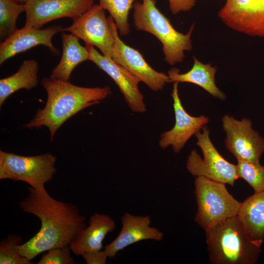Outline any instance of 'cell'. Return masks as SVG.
I'll use <instances>...</instances> for the list:
<instances>
[{
	"instance_id": "6da1fadb",
	"label": "cell",
	"mask_w": 264,
	"mask_h": 264,
	"mask_svg": "<svg viewBox=\"0 0 264 264\" xmlns=\"http://www.w3.org/2000/svg\"><path fill=\"white\" fill-rule=\"evenodd\" d=\"M28 190L27 196L19 202L20 207L24 212L37 217L41 226L37 233L18 246V251L31 261L44 252L69 245L86 223L77 205L54 198L45 186L30 187Z\"/></svg>"
},
{
	"instance_id": "7a4b0ae2",
	"label": "cell",
	"mask_w": 264,
	"mask_h": 264,
	"mask_svg": "<svg viewBox=\"0 0 264 264\" xmlns=\"http://www.w3.org/2000/svg\"><path fill=\"white\" fill-rule=\"evenodd\" d=\"M41 84L47 95L45 106L22 127L33 129L45 126L49 131L50 141L67 119L81 110L100 103L111 93L109 86L82 87L51 78H43Z\"/></svg>"
},
{
	"instance_id": "3957f363",
	"label": "cell",
	"mask_w": 264,
	"mask_h": 264,
	"mask_svg": "<svg viewBox=\"0 0 264 264\" xmlns=\"http://www.w3.org/2000/svg\"><path fill=\"white\" fill-rule=\"evenodd\" d=\"M209 259L213 264H255L261 246L246 232L238 216L205 230Z\"/></svg>"
},
{
	"instance_id": "277c9868",
	"label": "cell",
	"mask_w": 264,
	"mask_h": 264,
	"mask_svg": "<svg viewBox=\"0 0 264 264\" xmlns=\"http://www.w3.org/2000/svg\"><path fill=\"white\" fill-rule=\"evenodd\" d=\"M132 8L135 27L153 34L160 41L165 61L170 65L182 62L185 57L184 52L192 49L191 37L194 24L186 34L178 32L157 8L155 0L136 1Z\"/></svg>"
},
{
	"instance_id": "5b68a950",
	"label": "cell",
	"mask_w": 264,
	"mask_h": 264,
	"mask_svg": "<svg viewBox=\"0 0 264 264\" xmlns=\"http://www.w3.org/2000/svg\"><path fill=\"white\" fill-rule=\"evenodd\" d=\"M225 184L204 176L195 179L197 212L194 220L204 230L220 221L238 216L241 202L229 193Z\"/></svg>"
},
{
	"instance_id": "8992f818",
	"label": "cell",
	"mask_w": 264,
	"mask_h": 264,
	"mask_svg": "<svg viewBox=\"0 0 264 264\" xmlns=\"http://www.w3.org/2000/svg\"><path fill=\"white\" fill-rule=\"evenodd\" d=\"M56 157L49 153L23 156L0 151V179L22 181L40 188L56 173Z\"/></svg>"
},
{
	"instance_id": "52a82bcc",
	"label": "cell",
	"mask_w": 264,
	"mask_h": 264,
	"mask_svg": "<svg viewBox=\"0 0 264 264\" xmlns=\"http://www.w3.org/2000/svg\"><path fill=\"white\" fill-rule=\"evenodd\" d=\"M195 134L197 145L203 154V158L194 149L191 151L186 168L193 176H204L210 179L234 185L239 178L236 165L233 164L219 153L209 137V131L206 126Z\"/></svg>"
},
{
	"instance_id": "ba28073f",
	"label": "cell",
	"mask_w": 264,
	"mask_h": 264,
	"mask_svg": "<svg viewBox=\"0 0 264 264\" xmlns=\"http://www.w3.org/2000/svg\"><path fill=\"white\" fill-rule=\"evenodd\" d=\"M221 122L225 148L237 160L259 163L264 153V138L252 128L251 121L246 118L238 120L226 114Z\"/></svg>"
},
{
	"instance_id": "9c48e42d",
	"label": "cell",
	"mask_w": 264,
	"mask_h": 264,
	"mask_svg": "<svg viewBox=\"0 0 264 264\" xmlns=\"http://www.w3.org/2000/svg\"><path fill=\"white\" fill-rule=\"evenodd\" d=\"M104 9L99 4H93L69 27L64 28L82 39L86 44L96 46L102 54L111 59L114 38Z\"/></svg>"
},
{
	"instance_id": "30bf717a",
	"label": "cell",
	"mask_w": 264,
	"mask_h": 264,
	"mask_svg": "<svg viewBox=\"0 0 264 264\" xmlns=\"http://www.w3.org/2000/svg\"><path fill=\"white\" fill-rule=\"evenodd\" d=\"M114 38L111 59L144 83L153 91L162 89L169 83L168 75L153 69L141 53L125 44L119 38L117 27L112 18H108Z\"/></svg>"
},
{
	"instance_id": "8fae6325",
	"label": "cell",
	"mask_w": 264,
	"mask_h": 264,
	"mask_svg": "<svg viewBox=\"0 0 264 264\" xmlns=\"http://www.w3.org/2000/svg\"><path fill=\"white\" fill-rule=\"evenodd\" d=\"M218 16L234 30L264 37V0H226Z\"/></svg>"
},
{
	"instance_id": "7c38bea8",
	"label": "cell",
	"mask_w": 264,
	"mask_h": 264,
	"mask_svg": "<svg viewBox=\"0 0 264 264\" xmlns=\"http://www.w3.org/2000/svg\"><path fill=\"white\" fill-rule=\"evenodd\" d=\"M95 0H27L24 3L25 25L41 29L51 21L75 20L89 9Z\"/></svg>"
},
{
	"instance_id": "4fadbf2b",
	"label": "cell",
	"mask_w": 264,
	"mask_h": 264,
	"mask_svg": "<svg viewBox=\"0 0 264 264\" xmlns=\"http://www.w3.org/2000/svg\"><path fill=\"white\" fill-rule=\"evenodd\" d=\"M86 47L88 52V60L94 63L112 78L131 110L134 112L146 111L144 96L138 87L139 80L112 59L99 53L94 46L86 44Z\"/></svg>"
},
{
	"instance_id": "5bb4252c",
	"label": "cell",
	"mask_w": 264,
	"mask_h": 264,
	"mask_svg": "<svg viewBox=\"0 0 264 264\" xmlns=\"http://www.w3.org/2000/svg\"><path fill=\"white\" fill-rule=\"evenodd\" d=\"M121 221L122 227L117 236L104 247L109 259L114 258L118 252L140 241L159 242L163 238V233L151 226V219L148 215H134L126 212L121 217Z\"/></svg>"
},
{
	"instance_id": "9a60e30c",
	"label": "cell",
	"mask_w": 264,
	"mask_h": 264,
	"mask_svg": "<svg viewBox=\"0 0 264 264\" xmlns=\"http://www.w3.org/2000/svg\"><path fill=\"white\" fill-rule=\"evenodd\" d=\"M178 82H174L172 96L175 115V124L170 130L162 133L159 146L164 149L171 146L174 153H178L189 138L209 122L208 117L190 115L183 107L178 93Z\"/></svg>"
},
{
	"instance_id": "2e32d148",
	"label": "cell",
	"mask_w": 264,
	"mask_h": 264,
	"mask_svg": "<svg viewBox=\"0 0 264 264\" xmlns=\"http://www.w3.org/2000/svg\"><path fill=\"white\" fill-rule=\"evenodd\" d=\"M63 28L61 25H53L44 29L24 25L17 29L0 44V64L39 45H44L53 54H59V51L53 45L52 40L55 35L63 32Z\"/></svg>"
},
{
	"instance_id": "e0dca14e",
	"label": "cell",
	"mask_w": 264,
	"mask_h": 264,
	"mask_svg": "<svg viewBox=\"0 0 264 264\" xmlns=\"http://www.w3.org/2000/svg\"><path fill=\"white\" fill-rule=\"evenodd\" d=\"M116 228L114 220L108 215L95 213L89 218L88 225L79 232L70 243L71 252L76 256L101 250L106 235Z\"/></svg>"
},
{
	"instance_id": "ac0fdd59",
	"label": "cell",
	"mask_w": 264,
	"mask_h": 264,
	"mask_svg": "<svg viewBox=\"0 0 264 264\" xmlns=\"http://www.w3.org/2000/svg\"><path fill=\"white\" fill-rule=\"evenodd\" d=\"M194 64L188 71L180 73L179 69L172 68L168 72L170 82H187L200 87L209 94L220 100H224L226 95L216 86L215 74L217 70L216 66H212L210 64H203L195 56L193 57Z\"/></svg>"
},
{
	"instance_id": "d6986e66",
	"label": "cell",
	"mask_w": 264,
	"mask_h": 264,
	"mask_svg": "<svg viewBox=\"0 0 264 264\" xmlns=\"http://www.w3.org/2000/svg\"><path fill=\"white\" fill-rule=\"evenodd\" d=\"M238 216L250 239L262 246L264 241V191L254 193L241 202Z\"/></svg>"
},
{
	"instance_id": "ffe728a7",
	"label": "cell",
	"mask_w": 264,
	"mask_h": 264,
	"mask_svg": "<svg viewBox=\"0 0 264 264\" xmlns=\"http://www.w3.org/2000/svg\"><path fill=\"white\" fill-rule=\"evenodd\" d=\"M63 45L62 57L59 64L53 69L50 78L69 81L70 75L79 64L88 60L86 47L79 43V38L72 34L61 32Z\"/></svg>"
},
{
	"instance_id": "44dd1931",
	"label": "cell",
	"mask_w": 264,
	"mask_h": 264,
	"mask_svg": "<svg viewBox=\"0 0 264 264\" xmlns=\"http://www.w3.org/2000/svg\"><path fill=\"white\" fill-rule=\"evenodd\" d=\"M38 62L35 59L23 61L18 70L13 75L0 80V106L16 91L30 90L38 84Z\"/></svg>"
},
{
	"instance_id": "7402d4cb",
	"label": "cell",
	"mask_w": 264,
	"mask_h": 264,
	"mask_svg": "<svg viewBox=\"0 0 264 264\" xmlns=\"http://www.w3.org/2000/svg\"><path fill=\"white\" fill-rule=\"evenodd\" d=\"M137 0H99V5L110 14L121 35L130 31L128 21L129 12Z\"/></svg>"
},
{
	"instance_id": "603a6c76",
	"label": "cell",
	"mask_w": 264,
	"mask_h": 264,
	"mask_svg": "<svg viewBox=\"0 0 264 264\" xmlns=\"http://www.w3.org/2000/svg\"><path fill=\"white\" fill-rule=\"evenodd\" d=\"M25 11L24 4L15 0H0V37L4 40L17 29L19 16Z\"/></svg>"
},
{
	"instance_id": "cb8c5ba5",
	"label": "cell",
	"mask_w": 264,
	"mask_h": 264,
	"mask_svg": "<svg viewBox=\"0 0 264 264\" xmlns=\"http://www.w3.org/2000/svg\"><path fill=\"white\" fill-rule=\"evenodd\" d=\"M20 236L8 234L0 242V264H32L33 263L22 256L18 246L22 243Z\"/></svg>"
},
{
	"instance_id": "d4e9b609",
	"label": "cell",
	"mask_w": 264,
	"mask_h": 264,
	"mask_svg": "<svg viewBox=\"0 0 264 264\" xmlns=\"http://www.w3.org/2000/svg\"><path fill=\"white\" fill-rule=\"evenodd\" d=\"M236 164L239 178L244 180L253 189L254 193L264 191V165L237 160Z\"/></svg>"
},
{
	"instance_id": "484cf974",
	"label": "cell",
	"mask_w": 264,
	"mask_h": 264,
	"mask_svg": "<svg viewBox=\"0 0 264 264\" xmlns=\"http://www.w3.org/2000/svg\"><path fill=\"white\" fill-rule=\"evenodd\" d=\"M70 245L54 248L47 251L37 263L38 264H74L71 256Z\"/></svg>"
},
{
	"instance_id": "4316f807",
	"label": "cell",
	"mask_w": 264,
	"mask_h": 264,
	"mask_svg": "<svg viewBox=\"0 0 264 264\" xmlns=\"http://www.w3.org/2000/svg\"><path fill=\"white\" fill-rule=\"evenodd\" d=\"M169 7L173 14L190 10L195 6L196 0H168Z\"/></svg>"
},
{
	"instance_id": "83f0119b",
	"label": "cell",
	"mask_w": 264,
	"mask_h": 264,
	"mask_svg": "<svg viewBox=\"0 0 264 264\" xmlns=\"http://www.w3.org/2000/svg\"><path fill=\"white\" fill-rule=\"evenodd\" d=\"M87 264H105L108 258L104 250L87 252L82 255Z\"/></svg>"
},
{
	"instance_id": "f1b7e54d",
	"label": "cell",
	"mask_w": 264,
	"mask_h": 264,
	"mask_svg": "<svg viewBox=\"0 0 264 264\" xmlns=\"http://www.w3.org/2000/svg\"><path fill=\"white\" fill-rule=\"evenodd\" d=\"M20 3H25L27 0H15Z\"/></svg>"
}]
</instances>
